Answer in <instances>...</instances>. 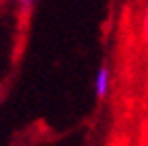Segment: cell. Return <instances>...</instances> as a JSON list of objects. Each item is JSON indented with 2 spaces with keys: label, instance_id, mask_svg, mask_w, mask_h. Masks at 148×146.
<instances>
[{
  "label": "cell",
  "instance_id": "6da1fadb",
  "mask_svg": "<svg viewBox=\"0 0 148 146\" xmlns=\"http://www.w3.org/2000/svg\"><path fill=\"white\" fill-rule=\"evenodd\" d=\"M111 84H113V76H111V70L107 66H101L95 74V80H92V88H95V95L99 99H105L111 93Z\"/></svg>",
  "mask_w": 148,
  "mask_h": 146
},
{
  "label": "cell",
  "instance_id": "7a4b0ae2",
  "mask_svg": "<svg viewBox=\"0 0 148 146\" xmlns=\"http://www.w3.org/2000/svg\"><path fill=\"white\" fill-rule=\"evenodd\" d=\"M35 2L37 0H14V4H16V8H18V12H29L33 6H35Z\"/></svg>",
  "mask_w": 148,
  "mask_h": 146
},
{
  "label": "cell",
  "instance_id": "3957f363",
  "mask_svg": "<svg viewBox=\"0 0 148 146\" xmlns=\"http://www.w3.org/2000/svg\"><path fill=\"white\" fill-rule=\"evenodd\" d=\"M0 99H2V88H0Z\"/></svg>",
  "mask_w": 148,
  "mask_h": 146
},
{
  "label": "cell",
  "instance_id": "277c9868",
  "mask_svg": "<svg viewBox=\"0 0 148 146\" xmlns=\"http://www.w3.org/2000/svg\"><path fill=\"white\" fill-rule=\"evenodd\" d=\"M0 2H2V0H0Z\"/></svg>",
  "mask_w": 148,
  "mask_h": 146
}]
</instances>
